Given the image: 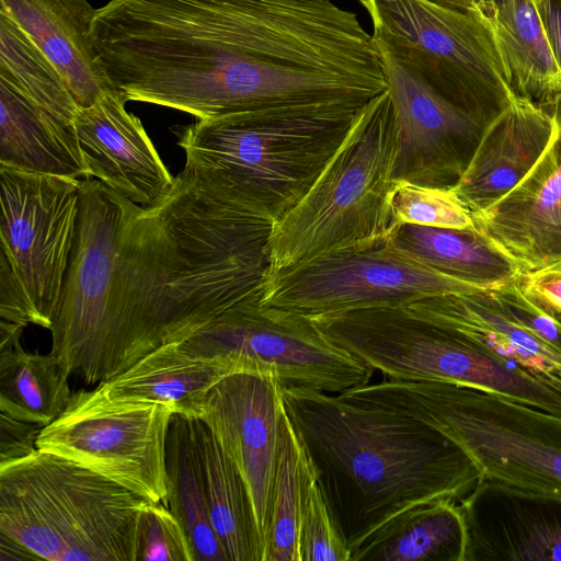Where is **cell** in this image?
Segmentation results:
<instances>
[{"label":"cell","instance_id":"6da1fadb","mask_svg":"<svg viewBox=\"0 0 561 561\" xmlns=\"http://www.w3.org/2000/svg\"><path fill=\"white\" fill-rule=\"evenodd\" d=\"M272 228L184 167L172 187L140 207L125 228L105 317L101 381L225 313L261 305Z\"/></svg>","mask_w":561,"mask_h":561},{"label":"cell","instance_id":"7a4b0ae2","mask_svg":"<svg viewBox=\"0 0 561 561\" xmlns=\"http://www.w3.org/2000/svg\"><path fill=\"white\" fill-rule=\"evenodd\" d=\"M282 390L350 550L400 513L439 500L460 502L481 481L465 451L419 420L340 394Z\"/></svg>","mask_w":561,"mask_h":561},{"label":"cell","instance_id":"3957f363","mask_svg":"<svg viewBox=\"0 0 561 561\" xmlns=\"http://www.w3.org/2000/svg\"><path fill=\"white\" fill-rule=\"evenodd\" d=\"M365 105L239 112L197 119L175 133L186 168L274 225L309 191Z\"/></svg>","mask_w":561,"mask_h":561},{"label":"cell","instance_id":"277c9868","mask_svg":"<svg viewBox=\"0 0 561 561\" xmlns=\"http://www.w3.org/2000/svg\"><path fill=\"white\" fill-rule=\"evenodd\" d=\"M340 396L430 425L469 456L481 480L519 495L561 501V415L443 381L389 379Z\"/></svg>","mask_w":561,"mask_h":561},{"label":"cell","instance_id":"5b68a950","mask_svg":"<svg viewBox=\"0 0 561 561\" xmlns=\"http://www.w3.org/2000/svg\"><path fill=\"white\" fill-rule=\"evenodd\" d=\"M147 502L39 449L0 467V533L41 560L136 561L138 518Z\"/></svg>","mask_w":561,"mask_h":561},{"label":"cell","instance_id":"8992f818","mask_svg":"<svg viewBox=\"0 0 561 561\" xmlns=\"http://www.w3.org/2000/svg\"><path fill=\"white\" fill-rule=\"evenodd\" d=\"M396 130L388 90L369 101L305 196L270 237L271 272L388 240Z\"/></svg>","mask_w":561,"mask_h":561},{"label":"cell","instance_id":"52a82bcc","mask_svg":"<svg viewBox=\"0 0 561 561\" xmlns=\"http://www.w3.org/2000/svg\"><path fill=\"white\" fill-rule=\"evenodd\" d=\"M310 321L391 380L471 386L561 415L560 391L402 306L370 307Z\"/></svg>","mask_w":561,"mask_h":561},{"label":"cell","instance_id":"ba28073f","mask_svg":"<svg viewBox=\"0 0 561 561\" xmlns=\"http://www.w3.org/2000/svg\"><path fill=\"white\" fill-rule=\"evenodd\" d=\"M80 183L0 165V321L50 330L73 248Z\"/></svg>","mask_w":561,"mask_h":561},{"label":"cell","instance_id":"9c48e42d","mask_svg":"<svg viewBox=\"0 0 561 561\" xmlns=\"http://www.w3.org/2000/svg\"><path fill=\"white\" fill-rule=\"evenodd\" d=\"M365 9L380 51L485 123L516 96L494 39L471 13L427 0H368Z\"/></svg>","mask_w":561,"mask_h":561},{"label":"cell","instance_id":"30bf717a","mask_svg":"<svg viewBox=\"0 0 561 561\" xmlns=\"http://www.w3.org/2000/svg\"><path fill=\"white\" fill-rule=\"evenodd\" d=\"M179 347L225 375L268 374L282 388L339 394L369 383L375 373L310 320L260 305L218 317Z\"/></svg>","mask_w":561,"mask_h":561},{"label":"cell","instance_id":"8fae6325","mask_svg":"<svg viewBox=\"0 0 561 561\" xmlns=\"http://www.w3.org/2000/svg\"><path fill=\"white\" fill-rule=\"evenodd\" d=\"M490 290L440 273L385 240L268 276L261 307L308 320L446 294Z\"/></svg>","mask_w":561,"mask_h":561},{"label":"cell","instance_id":"7c38bea8","mask_svg":"<svg viewBox=\"0 0 561 561\" xmlns=\"http://www.w3.org/2000/svg\"><path fill=\"white\" fill-rule=\"evenodd\" d=\"M140 207L99 180L83 179L69 266L50 328L60 369L101 381L105 317L125 228Z\"/></svg>","mask_w":561,"mask_h":561},{"label":"cell","instance_id":"4fadbf2b","mask_svg":"<svg viewBox=\"0 0 561 561\" xmlns=\"http://www.w3.org/2000/svg\"><path fill=\"white\" fill-rule=\"evenodd\" d=\"M172 415L159 403L111 400L98 387L81 389L42 428L36 446L160 502L167 495L165 445Z\"/></svg>","mask_w":561,"mask_h":561},{"label":"cell","instance_id":"5bb4252c","mask_svg":"<svg viewBox=\"0 0 561 561\" xmlns=\"http://www.w3.org/2000/svg\"><path fill=\"white\" fill-rule=\"evenodd\" d=\"M393 110V181L450 188L466 169L488 123L450 102L387 53Z\"/></svg>","mask_w":561,"mask_h":561},{"label":"cell","instance_id":"9a60e30c","mask_svg":"<svg viewBox=\"0 0 561 561\" xmlns=\"http://www.w3.org/2000/svg\"><path fill=\"white\" fill-rule=\"evenodd\" d=\"M283 409L282 386L274 376L233 373L211 387L199 417L215 434L247 484L264 554Z\"/></svg>","mask_w":561,"mask_h":561},{"label":"cell","instance_id":"2e32d148","mask_svg":"<svg viewBox=\"0 0 561 561\" xmlns=\"http://www.w3.org/2000/svg\"><path fill=\"white\" fill-rule=\"evenodd\" d=\"M549 107L557 131L540 159L504 196L471 214L474 228L520 273L561 264V101Z\"/></svg>","mask_w":561,"mask_h":561},{"label":"cell","instance_id":"e0dca14e","mask_svg":"<svg viewBox=\"0 0 561 561\" xmlns=\"http://www.w3.org/2000/svg\"><path fill=\"white\" fill-rule=\"evenodd\" d=\"M118 90L104 93L92 106L80 108L76 128L88 170L133 203L147 207L173 185L141 121L125 107Z\"/></svg>","mask_w":561,"mask_h":561},{"label":"cell","instance_id":"ac0fdd59","mask_svg":"<svg viewBox=\"0 0 561 561\" xmlns=\"http://www.w3.org/2000/svg\"><path fill=\"white\" fill-rule=\"evenodd\" d=\"M492 290L428 296L400 306L561 392V347L515 319Z\"/></svg>","mask_w":561,"mask_h":561},{"label":"cell","instance_id":"d6986e66","mask_svg":"<svg viewBox=\"0 0 561 561\" xmlns=\"http://www.w3.org/2000/svg\"><path fill=\"white\" fill-rule=\"evenodd\" d=\"M466 561H561V501L519 495L481 480L459 502Z\"/></svg>","mask_w":561,"mask_h":561},{"label":"cell","instance_id":"ffe728a7","mask_svg":"<svg viewBox=\"0 0 561 561\" xmlns=\"http://www.w3.org/2000/svg\"><path fill=\"white\" fill-rule=\"evenodd\" d=\"M556 131L551 107L516 95L486 125L451 191L471 214L485 209L533 169Z\"/></svg>","mask_w":561,"mask_h":561},{"label":"cell","instance_id":"44dd1931","mask_svg":"<svg viewBox=\"0 0 561 561\" xmlns=\"http://www.w3.org/2000/svg\"><path fill=\"white\" fill-rule=\"evenodd\" d=\"M72 95L38 98L0 78V165L70 179H88Z\"/></svg>","mask_w":561,"mask_h":561},{"label":"cell","instance_id":"7402d4cb","mask_svg":"<svg viewBox=\"0 0 561 561\" xmlns=\"http://www.w3.org/2000/svg\"><path fill=\"white\" fill-rule=\"evenodd\" d=\"M8 15L55 66L80 108L116 90L91 38L96 13L89 0H0Z\"/></svg>","mask_w":561,"mask_h":561},{"label":"cell","instance_id":"603a6c76","mask_svg":"<svg viewBox=\"0 0 561 561\" xmlns=\"http://www.w3.org/2000/svg\"><path fill=\"white\" fill-rule=\"evenodd\" d=\"M469 13L490 32L516 95L542 107L561 101V69L534 0H478Z\"/></svg>","mask_w":561,"mask_h":561},{"label":"cell","instance_id":"cb8c5ba5","mask_svg":"<svg viewBox=\"0 0 561 561\" xmlns=\"http://www.w3.org/2000/svg\"><path fill=\"white\" fill-rule=\"evenodd\" d=\"M224 376L214 365L187 355L179 344H167L99 382L98 388L111 400L154 402L175 414L199 419L208 391Z\"/></svg>","mask_w":561,"mask_h":561},{"label":"cell","instance_id":"d4e9b609","mask_svg":"<svg viewBox=\"0 0 561 561\" xmlns=\"http://www.w3.org/2000/svg\"><path fill=\"white\" fill-rule=\"evenodd\" d=\"M459 502L439 500L394 516L351 549V561H466Z\"/></svg>","mask_w":561,"mask_h":561},{"label":"cell","instance_id":"484cf974","mask_svg":"<svg viewBox=\"0 0 561 561\" xmlns=\"http://www.w3.org/2000/svg\"><path fill=\"white\" fill-rule=\"evenodd\" d=\"M210 522L229 561H264L252 501L239 470L209 426L190 419Z\"/></svg>","mask_w":561,"mask_h":561},{"label":"cell","instance_id":"4316f807","mask_svg":"<svg viewBox=\"0 0 561 561\" xmlns=\"http://www.w3.org/2000/svg\"><path fill=\"white\" fill-rule=\"evenodd\" d=\"M389 241L427 266L485 289L514 283L520 274L474 226L453 229L400 225Z\"/></svg>","mask_w":561,"mask_h":561},{"label":"cell","instance_id":"83f0119b","mask_svg":"<svg viewBox=\"0 0 561 561\" xmlns=\"http://www.w3.org/2000/svg\"><path fill=\"white\" fill-rule=\"evenodd\" d=\"M165 505L191 541L196 561H229L210 522L190 417L173 413L165 445Z\"/></svg>","mask_w":561,"mask_h":561},{"label":"cell","instance_id":"f1b7e54d","mask_svg":"<svg viewBox=\"0 0 561 561\" xmlns=\"http://www.w3.org/2000/svg\"><path fill=\"white\" fill-rule=\"evenodd\" d=\"M68 378L50 353L27 352L20 340L0 348V412L44 427L70 401Z\"/></svg>","mask_w":561,"mask_h":561},{"label":"cell","instance_id":"f546056e","mask_svg":"<svg viewBox=\"0 0 561 561\" xmlns=\"http://www.w3.org/2000/svg\"><path fill=\"white\" fill-rule=\"evenodd\" d=\"M301 468L302 445L284 407L264 561H300Z\"/></svg>","mask_w":561,"mask_h":561},{"label":"cell","instance_id":"4dcf8cb0","mask_svg":"<svg viewBox=\"0 0 561 561\" xmlns=\"http://www.w3.org/2000/svg\"><path fill=\"white\" fill-rule=\"evenodd\" d=\"M300 561H351V550L336 528L314 470L302 448Z\"/></svg>","mask_w":561,"mask_h":561},{"label":"cell","instance_id":"1f68e13d","mask_svg":"<svg viewBox=\"0 0 561 561\" xmlns=\"http://www.w3.org/2000/svg\"><path fill=\"white\" fill-rule=\"evenodd\" d=\"M390 206L394 228L407 224L453 229L473 227L471 213L451 188L394 181Z\"/></svg>","mask_w":561,"mask_h":561},{"label":"cell","instance_id":"d6a6232c","mask_svg":"<svg viewBox=\"0 0 561 561\" xmlns=\"http://www.w3.org/2000/svg\"><path fill=\"white\" fill-rule=\"evenodd\" d=\"M136 561H196L183 526L163 501L140 511Z\"/></svg>","mask_w":561,"mask_h":561},{"label":"cell","instance_id":"836d02e7","mask_svg":"<svg viewBox=\"0 0 561 561\" xmlns=\"http://www.w3.org/2000/svg\"><path fill=\"white\" fill-rule=\"evenodd\" d=\"M515 284L533 304L549 314L561 316V264L523 272Z\"/></svg>","mask_w":561,"mask_h":561},{"label":"cell","instance_id":"e575fe53","mask_svg":"<svg viewBox=\"0 0 561 561\" xmlns=\"http://www.w3.org/2000/svg\"><path fill=\"white\" fill-rule=\"evenodd\" d=\"M42 426L0 412V467L24 459L37 450Z\"/></svg>","mask_w":561,"mask_h":561},{"label":"cell","instance_id":"d590c367","mask_svg":"<svg viewBox=\"0 0 561 561\" xmlns=\"http://www.w3.org/2000/svg\"><path fill=\"white\" fill-rule=\"evenodd\" d=\"M561 69V0H534Z\"/></svg>","mask_w":561,"mask_h":561},{"label":"cell","instance_id":"8d00e7d4","mask_svg":"<svg viewBox=\"0 0 561 561\" xmlns=\"http://www.w3.org/2000/svg\"><path fill=\"white\" fill-rule=\"evenodd\" d=\"M1 537V557L0 560H22V559H39L28 549L0 533Z\"/></svg>","mask_w":561,"mask_h":561},{"label":"cell","instance_id":"74e56055","mask_svg":"<svg viewBox=\"0 0 561 561\" xmlns=\"http://www.w3.org/2000/svg\"><path fill=\"white\" fill-rule=\"evenodd\" d=\"M430 2H433L435 4L459 10L462 12H471L477 3L478 0H427Z\"/></svg>","mask_w":561,"mask_h":561},{"label":"cell","instance_id":"f35d334b","mask_svg":"<svg viewBox=\"0 0 561 561\" xmlns=\"http://www.w3.org/2000/svg\"><path fill=\"white\" fill-rule=\"evenodd\" d=\"M364 8L366 7L368 0H357Z\"/></svg>","mask_w":561,"mask_h":561},{"label":"cell","instance_id":"ab89813d","mask_svg":"<svg viewBox=\"0 0 561 561\" xmlns=\"http://www.w3.org/2000/svg\"><path fill=\"white\" fill-rule=\"evenodd\" d=\"M557 318H559L561 320V316H558Z\"/></svg>","mask_w":561,"mask_h":561}]
</instances>
